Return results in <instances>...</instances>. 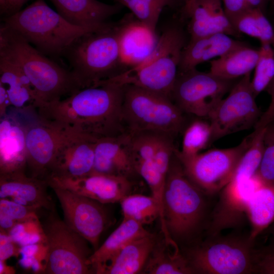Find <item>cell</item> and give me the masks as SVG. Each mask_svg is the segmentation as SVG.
<instances>
[{"instance_id":"cell-2","label":"cell","mask_w":274,"mask_h":274,"mask_svg":"<svg viewBox=\"0 0 274 274\" xmlns=\"http://www.w3.org/2000/svg\"><path fill=\"white\" fill-rule=\"evenodd\" d=\"M47 56L1 23L0 58L17 65L28 78L36 94V109L81 89L70 69Z\"/></svg>"},{"instance_id":"cell-36","label":"cell","mask_w":274,"mask_h":274,"mask_svg":"<svg viewBox=\"0 0 274 274\" xmlns=\"http://www.w3.org/2000/svg\"><path fill=\"white\" fill-rule=\"evenodd\" d=\"M264 152L256 175L263 182H274V121L265 127Z\"/></svg>"},{"instance_id":"cell-13","label":"cell","mask_w":274,"mask_h":274,"mask_svg":"<svg viewBox=\"0 0 274 274\" xmlns=\"http://www.w3.org/2000/svg\"><path fill=\"white\" fill-rule=\"evenodd\" d=\"M71 131L40 117L26 123V165L30 176L45 180L59 147Z\"/></svg>"},{"instance_id":"cell-30","label":"cell","mask_w":274,"mask_h":274,"mask_svg":"<svg viewBox=\"0 0 274 274\" xmlns=\"http://www.w3.org/2000/svg\"><path fill=\"white\" fill-rule=\"evenodd\" d=\"M229 20L239 34L244 33L257 39L261 45H269L274 50V27L262 10H249Z\"/></svg>"},{"instance_id":"cell-34","label":"cell","mask_w":274,"mask_h":274,"mask_svg":"<svg viewBox=\"0 0 274 274\" xmlns=\"http://www.w3.org/2000/svg\"><path fill=\"white\" fill-rule=\"evenodd\" d=\"M254 70L251 85L256 97L266 90L274 78V50L270 45H261L258 59Z\"/></svg>"},{"instance_id":"cell-49","label":"cell","mask_w":274,"mask_h":274,"mask_svg":"<svg viewBox=\"0 0 274 274\" xmlns=\"http://www.w3.org/2000/svg\"><path fill=\"white\" fill-rule=\"evenodd\" d=\"M270 2L272 3V5L274 6V0H271Z\"/></svg>"},{"instance_id":"cell-16","label":"cell","mask_w":274,"mask_h":274,"mask_svg":"<svg viewBox=\"0 0 274 274\" xmlns=\"http://www.w3.org/2000/svg\"><path fill=\"white\" fill-rule=\"evenodd\" d=\"M45 180L50 188L67 189L102 204L120 202L132 187L128 178L95 172L80 177L49 176Z\"/></svg>"},{"instance_id":"cell-47","label":"cell","mask_w":274,"mask_h":274,"mask_svg":"<svg viewBox=\"0 0 274 274\" xmlns=\"http://www.w3.org/2000/svg\"><path fill=\"white\" fill-rule=\"evenodd\" d=\"M269 232L271 234L272 237H274V222L269 227Z\"/></svg>"},{"instance_id":"cell-19","label":"cell","mask_w":274,"mask_h":274,"mask_svg":"<svg viewBox=\"0 0 274 274\" xmlns=\"http://www.w3.org/2000/svg\"><path fill=\"white\" fill-rule=\"evenodd\" d=\"M47 187L45 180L27 176L25 171L0 174V199L10 198L22 205L53 211Z\"/></svg>"},{"instance_id":"cell-8","label":"cell","mask_w":274,"mask_h":274,"mask_svg":"<svg viewBox=\"0 0 274 274\" xmlns=\"http://www.w3.org/2000/svg\"><path fill=\"white\" fill-rule=\"evenodd\" d=\"M254 242L236 235L209 236L191 250L188 259L195 272L205 274L256 273Z\"/></svg>"},{"instance_id":"cell-45","label":"cell","mask_w":274,"mask_h":274,"mask_svg":"<svg viewBox=\"0 0 274 274\" xmlns=\"http://www.w3.org/2000/svg\"><path fill=\"white\" fill-rule=\"evenodd\" d=\"M17 223L15 220L9 217L0 213V226L1 229L4 230H10Z\"/></svg>"},{"instance_id":"cell-46","label":"cell","mask_w":274,"mask_h":274,"mask_svg":"<svg viewBox=\"0 0 274 274\" xmlns=\"http://www.w3.org/2000/svg\"><path fill=\"white\" fill-rule=\"evenodd\" d=\"M15 271L13 268H10V266L7 265L5 261L0 260V273H14Z\"/></svg>"},{"instance_id":"cell-31","label":"cell","mask_w":274,"mask_h":274,"mask_svg":"<svg viewBox=\"0 0 274 274\" xmlns=\"http://www.w3.org/2000/svg\"><path fill=\"white\" fill-rule=\"evenodd\" d=\"M127 8L144 26L155 33L160 16L165 8H175L186 0H114Z\"/></svg>"},{"instance_id":"cell-26","label":"cell","mask_w":274,"mask_h":274,"mask_svg":"<svg viewBox=\"0 0 274 274\" xmlns=\"http://www.w3.org/2000/svg\"><path fill=\"white\" fill-rule=\"evenodd\" d=\"M0 83L6 88L14 109H36V94L28 78L17 65L2 58H0Z\"/></svg>"},{"instance_id":"cell-18","label":"cell","mask_w":274,"mask_h":274,"mask_svg":"<svg viewBox=\"0 0 274 274\" xmlns=\"http://www.w3.org/2000/svg\"><path fill=\"white\" fill-rule=\"evenodd\" d=\"M92 172L129 179L138 174L131 148L130 133L126 132L117 136L96 140Z\"/></svg>"},{"instance_id":"cell-42","label":"cell","mask_w":274,"mask_h":274,"mask_svg":"<svg viewBox=\"0 0 274 274\" xmlns=\"http://www.w3.org/2000/svg\"><path fill=\"white\" fill-rule=\"evenodd\" d=\"M0 248V260L2 261H5L10 257L20 252L15 246V242L12 239L1 244Z\"/></svg>"},{"instance_id":"cell-9","label":"cell","mask_w":274,"mask_h":274,"mask_svg":"<svg viewBox=\"0 0 274 274\" xmlns=\"http://www.w3.org/2000/svg\"><path fill=\"white\" fill-rule=\"evenodd\" d=\"M41 226L46 249L44 273L87 274L93 271L89 260L93 252L85 238L54 211Z\"/></svg>"},{"instance_id":"cell-43","label":"cell","mask_w":274,"mask_h":274,"mask_svg":"<svg viewBox=\"0 0 274 274\" xmlns=\"http://www.w3.org/2000/svg\"><path fill=\"white\" fill-rule=\"evenodd\" d=\"M11 106L9 97L5 86L0 83V117L5 116L8 108Z\"/></svg>"},{"instance_id":"cell-10","label":"cell","mask_w":274,"mask_h":274,"mask_svg":"<svg viewBox=\"0 0 274 274\" xmlns=\"http://www.w3.org/2000/svg\"><path fill=\"white\" fill-rule=\"evenodd\" d=\"M252 136V133L231 148L213 149L189 156L180 154L176 148L174 153L187 177L204 193L212 194L230 181Z\"/></svg>"},{"instance_id":"cell-22","label":"cell","mask_w":274,"mask_h":274,"mask_svg":"<svg viewBox=\"0 0 274 274\" xmlns=\"http://www.w3.org/2000/svg\"><path fill=\"white\" fill-rule=\"evenodd\" d=\"M57 12L65 20L76 26H92L108 22L107 20L118 13L123 6L111 5L98 0H49Z\"/></svg>"},{"instance_id":"cell-4","label":"cell","mask_w":274,"mask_h":274,"mask_svg":"<svg viewBox=\"0 0 274 274\" xmlns=\"http://www.w3.org/2000/svg\"><path fill=\"white\" fill-rule=\"evenodd\" d=\"M120 20L76 39L62 56L81 88L95 85L127 69L121 52Z\"/></svg>"},{"instance_id":"cell-33","label":"cell","mask_w":274,"mask_h":274,"mask_svg":"<svg viewBox=\"0 0 274 274\" xmlns=\"http://www.w3.org/2000/svg\"><path fill=\"white\" fill-rule=\"evenodd\" d=\"M212 136L210 122L200 119L194 120L185 128L182 148L177 151L187 156L198 154L211 143Z\"/></svg>"},{"instance_id":"cell-48","label":"cell","mask_w":274,"mask_h":274,"mask_svg":"<svg viewBox=\"0 0 274 274\" xmlns=\"http://www.w3.org/2000/svg\"><path fill=\"white\" fill-rule=\"evenodd\" d=\"M194 1V0H186V2H185V5H184V6L183 7H186V6H189Z\"/></svg>"},{"instance_id":"cell-40","label":"cell","mask_w":274,"mask_h":274,"mask_svg":"<svg viewBox=\"0 0 274 274\" xmlns=\"http://www.w3.org/2000/svg\"><path fill=\"white\" fill-rule=\"evenodd\" d=\"M29 0H0L1 15L4 17L11 16L20 11Z\"/></svg>"},{"instance_id":"cell-3","label":"cell","mask_w":274,"mask_h":274,"mask_svg":"<svg viewBox=\"0 0 274 274\" xmlns=\"http://www.w3.org/2000/svg\"><path fill=\"white\" fill-rule=\"evenodd\" d=\"M2 23L44 55L52 57L62 56L78 38L111 23L108 22L88 27L74 25L51 9L44 0H36L24 9L3 18Z\"/></svg>"},{"instance_id":"cell-5","label":"cell","mask_w":274,"mask_h":274,"mask_svg":"<svg viewBox=\"0 0 274 274\" xmlns=\"http://www.w3.org/2000/svg\"><path fill=\"white\" fill-rule=\"evenodd\" d=\"M186 45L185 35L181 28L177 25L168 26L147 57L119 75L102 81L133 85L170 97Z\"/></svg>"},{"instance_id":"cell-29","label":"cell","mask_w":274,"mask_h":274,"mask_svg":"<svg viewBox=\"0 0 274 274\" xmlns=\"http://www.w3.org/2000/svg\"><path fill=\"white\" fill-rule=\"evenodd\" d=\"M175 241H164L162 244L155 245L144 267V271L150 274H188L195 273L179 248L172 251L169 248Z\"/></svg>"},{"instance_id":"cell-41","label":"cell","mask_w":274,"mask_h":274,"mask_svg":"<svg viewBox=\"0 0 274 274\" xmlns=\"http://www.w3.org/2000/svg\"><path fill=\"white\" fill-rule=\"evenodd\" d=\"M256 273L274 274V259L256 257Z\"/></svg>"},{"instance_id":"cell-20","label":"cell","mask_w":274,"mask_h":274,"mask_svg":"<svg viewBox=\"0 0 274 274\" xmlns=\"http://www.w3.org/2000/svg\"><path fill=\"white\" fill-rule=\"evenodd\" d=\"M26 165V124L7 112L0 121V174L25 171Z\"/></svg>"},{"instance_id":"cell-39","label":"cell","mask_w":274,"mask_h":274,"mask_svg":"<svg viewBox=\"0 0 274 274\" xmlns=\"http://www.w3.org/2000/svg\"><path fill=\"white\" fill-rule=\"evenodd\" d=\"M266 90L270 95V100L268 108L262 113L258 122L260 127H265L274 121V78Z\"/></svg>"},{"instance_id":"cell-35","label":"cell","mask_w":274,"mask_h":274,"mask_svg":"<svg viewBox=\"0 0 274 274\" xmlns=\"http://www.w3.org/2000/svg\"><path fill=\"white\" fill-rule=\"evenodd\" d=\"M206 9L214 33H222L239 37L224 9L221 0H198Z\"/></svg>"},{"instance_id":"cell-44","label":"cell","mask_w":274,"mask_h":274,"mask_svg":"<svg viewBox=\"0 0 274 274\" xmlns=\"http://www.w3.org/2000/svg\"><path fill=\"white\" fill-rule=\"evenodd\" d=\"M266 247L258 251H255L256 258L274 259V237Z\"/></svg>"},{"instance_id":"cell-12","label":"cell","mask_w":274,"mask_h":274,"mask_svg":"<svg viewBox=\"0 0 274 274\" xmlns=\"http://www.w3.org/2000/svg\"><path fill=\"white\" fill-rule=\"evenodd\" d=\"M251 73L235 82L208 116L211 143L227 135L254 127L261 114L251 85Z\"/></svg>"},{"instance_id":"cell-14","label":"cell","mask_w":274,"mask_h":274,"mask_svg":"<svg viewBox=\"0 0 274 274\" xmlns=\"http://www.w3.org/2000/svg\"><path fill=\"white\" fill-rule=\"evenodd\" d=\"M51 188L60 202L63 220L95 250L107 222L103 204L67 189L57 187Z\"/></svg>"},{"instance_id":"cell-32","label":"cell","mask_w":274,"mask_h":274,"mask_svg":"<svg viewBox=\"0 0 274 274\" xmlns=\"http://www.w3.org/2000/svg\"><path fill=\"white\" fill-rule=\"evenodd\" d=\"M120 202L123 218L135 220L143 225L150 224L160 216L159 206L152 196L129 194Z\"/></svg>"},{"instance_id":"cell-28","label":"cell","mask_w":274,"mask_h":274,"mask_svg":"<svg viewBox=\"0 0 274 274\" xmlns=\"http://www.w3.org/2000/svg\"><path fill=\"white\" fill-rule=\"evenodd\" d=\"M247 217L251 224L249 239L256 237L274 222V182H263L250 198Z\"/></svg>"},{"instance_id":"cell-37","label":"cell","mask_w":274,"mask_h":274,"mask_svg":"<svg viewBox=\"0 0 274 274\" xmlns=\"http://www.w3.org/2000/svg\"><path fill=\"white\" fill-rule=\"evenodd\" d=\"M37 210L33 207L18 203L8 198L0 199V213L17 223L38 221L36 214Z\"/></svg>"},{"instance_id":"cell-38","label":"cell","mask_w":274,"mask_h":274,"mask_svg":"<svg viewBox=\"0 0 274 274\" xmlns=\"http://www.w3.org/2000/svg\"><path fill=\"white\" fill-rule=\"evenodd\" d=\"M228 19L253 9H260L264 12L271 0H221Z\"/></svg>"},{"instance_id":"cell-24","label":"cell","mask_w":274,"mask_h":274,"mask_svg":"<svg viewBox=\"0 0 274 274\" xmlns=\"http://www.w3.org/2000/svg\"><path fill=\"white\" fill-rule=\"evenodd\" d=\"M149 233L141 223L123 218L120 225L90 256L89 260L93 271L104 273L108 264L128 243Z\"/></svg>"},{"instance_id":"cell-1","label":"cell","mask_w":274,"mask_h":274,"mask_svg":"<svg viewBox=\"0 0 274 274\" xmlns=\"http://www.w3.org/2000/svg\"><path fill=\"white\" fill-rule=\"evenodd\" d=\"M124 86L100 82L37 109L38 115L97 140L126 132L122 115Z\"/></svg>"},{"instance_id":"cell-11","label":"cell","mask_w":274,"mask_h":274,"mask_svg":"<svg viewBox=\"0 0 274 274\" xmlns=\"http://www.w3.org/2000/svg\"><path fill=\"white\" fill-rule=\"evenodd\" d=\"M235 82L195 68L178 73L170 97L184 113L208 117Z\"/></svg>"},{"instance_id":"cell-25","label":"cell","mask_w":274,"mask_h":274,"mask_svg":"<svg viewBox=\"0 0 274 274\" xmlns=\"http://www.w3.org/2000/svg\"><path fill=\"white\" fill-rule=\"evenodd\" d=\"M155 245L154 236L150 233L132 240L113 258L104 273H139L144 268Z\"/></svg>"},{"instance_id":"cell-6","label":"cell","mask_w":274,"mask_h":274,"mask_svg":"<svg viewBox=\"0 0 274 274\" xmlns=\"http://www.w3.org/2000/svg\"><path fill=\"white\" fill-rule=\"evenodd\" d=\"M203 193L187 177L174 153L167 174L163 195L165 225L174 239L189 238L199 228L206 208Z\"/></svg>"},{"instance_id":"cell-15","label":"cell","mask_w":274,"mask_h":274,"mask_svg":"<svg viewBox=\"0 0 274 274\" xmlns=\"http://www.w3.org/2000/svg\"><path fill=\"white\" fill-rule=\"evenodd\" d=\"M263 182L255 175L250 178L233 176L221 190L220 196L209 225V236L239 226L247 216L248 202Z\"/></svg>"},{"instance_id":"cell-23","label":"cell","mask_w":274,"mask_h":274,"mask_svg":"<svg viewBox=\"0 0 274 274\" xmlns=\"http://www.w3.org/2000/svg\"><path fill=\"white\" fill-rule=\"evenodd\" d=\"M243 43L222 33L190 40L182 51L179 72L195 68L198 64L219 57Z\"/></svg>"},{"instance_id":"cell-17","label":"cell","mask_w":274,"mask_h":274,"mask_svg":"<svg viewBox=\"0 0 274 274\" xmlns=\"http://www.w3.org/2000/svg\"><path fill=\"white\" fill-rule=\"evenodd\" d=\"M96 141L71 131L59 147L48 176L80 177L91 173Z\"/></svg>"},{"instance_id":"cell-27","label":"cell","mask_w":274,"mask_h":274,"mask_svg":"<svg viewBox=\"0 0 274 274\" xmlns=\"http://www.w3.org/2000/svg\"><path fill=\"white\" fill-rule=\"evenodd\" d=\"M259 57V49L243 43L229 52L210 61V72L221 78L235 80L251 73Z\"/></svg>"},{"instance_id":"cell-21","label":"cell","mask_w":274,"mask_h":274,"mask_svg":"<svg viewBox=\"0 0 274 274\" xmlns=\"http://www.w3.org/2000/svg\"><path fill=\"white\" fill-rule=\"evenodd\" d=\"M120 22V49L123 61L128 68L139 63L151 53L158 38L131 13L125 15Z\"/></svg>"},{"instance_id":"cell-7","label":"cell","mask_w":274,"mask_h":274,"mask_svg":"<svg viewBox=\"0 0 274 274\" xmlns=\"http://www.w3.org/2000/svg\"><path fill=\"white\" fill-rule=\"evenodd\" d=\"M123 119L130 133H162L174 137L185 128L184 113L165 95L124 85Z\"/></svg>"}]
</instances>
